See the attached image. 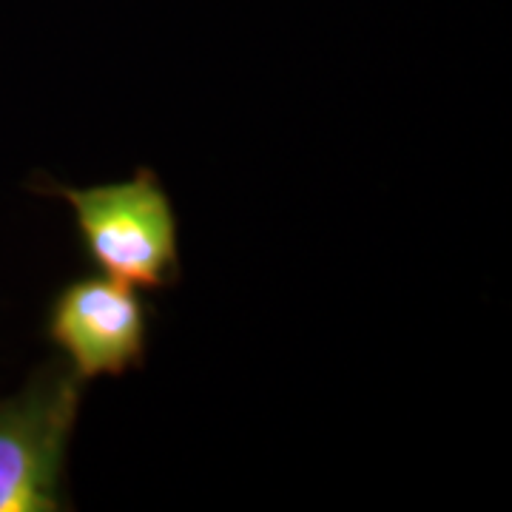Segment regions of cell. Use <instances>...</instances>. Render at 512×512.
<instances>
[{
	"instance_id": "obj_2",
	"label": "cell",
	"mask_w": 512,
	"mask_h": 512,
	"mask_svg": "<svg viewBox=\"0 0 512 512\" xmlns=\"http://www.w3.org/2000/svg\"><path fill=\"white\" fill-rule=\"evenodd\" d=\"M80 384L69 365H49L0 404V512L63 510L60 484Z\"/></svg>"
},
{
	"instance_id": "obj_1",
	"label": "cell",
	"mask_w": 512,
	"mask_h": 512,
	"mask_svg": "<svg viewBox=\"0 0 512 512\" xmlns=\"http://www.w3.org/2000/svg\"><path fill=\"white\" fill-rule=\"evenodd\" d=\"M55 191L72 205L83 245L103 274L134 288H165L177 279V217L151 171L126 183Z\"/></svg>"
},
{
	"instance_id": "obj_3",
	"label": "cell",
	"mask_w": 512,
	"mask_h": 512,
	"mask_svg": "<svg viewBox=\"0 0 512 512\" xmlns=\"http://www.w3.org/2000/svg\"><path fill=\"white\" fill-rule=\"evenodd\" d=\"M49 333L83 382L120 376L143 362L146 305L114 276L77 279L55 299Z\"/></svg>"
}]
</instances>
